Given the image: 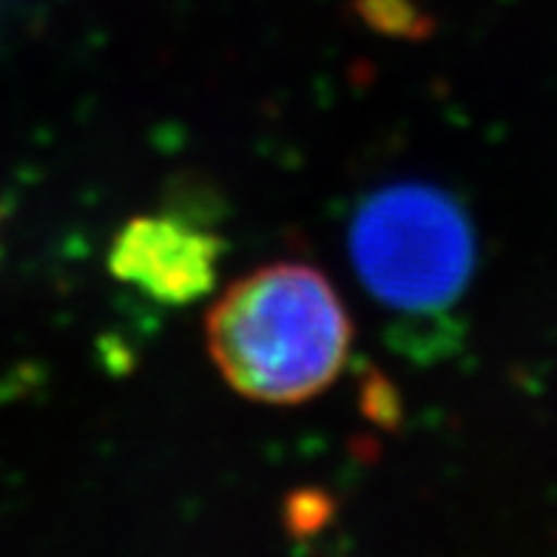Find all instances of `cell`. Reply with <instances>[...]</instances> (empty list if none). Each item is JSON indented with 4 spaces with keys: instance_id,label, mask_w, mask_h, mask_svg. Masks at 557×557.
<instances>
[{
    "instance_id": "5",
    "label": "cell",
    "mask_w": 557,
    "mask_h": 557,
    "mask_svg": "<svg viewBox=\"0 0 557 557\" xmlns=\"http://www.w3.org/2000/svg\"><path fill=\"white\" fill-rule=\"evenodd\" d=\"M327 515H331V504L324 495L319 492H299L290 498L287 504V523L294 532L305 535V532H313V529L322 527L327 521Z\"/></svg>"
},
{
    "instance_id": "4",
    "label": "cell",
    "mask_w": 557,
    "mask_h": 557,
    "mask_svg": "<svg viewBox=\"0 0 557 557\" xmlns=\"http://www.w3.org/2000/svg\"><path fill=\"white\" fill-rule=\"evenodd\" d=\"M359 12L373 29L387 35L412 37L430 29V23L412 9L410 0H359Z\"/></svg>"
},
{
    "instance_id": "1",
    "label": "cell",
    "mask_w": 557,
    "mask_h": 557,
    "mask_svg": "<svg viewBox=\"0 0 557 557\" xmlns=\"http://www.w3.org/2000/svg\"><path fill=\"white\" fill-rule=\"evenodd\" d=\"M222 379L259 404L294 407L324 393L350 352V315L324 273L271 264L227 287L206 322Z\"/></svg>"
},
{
    "instance_id": "3",
    "label": "cell",
    "mask_w": 557,
    "mask_h": 557,
    "mask_svg": "<svg viewBox=\"0 0 557 557\" xmlns=\"http://www.w3.org/2000/svg\"><path fill=\"white\" fill-rule=\"evenodd\" d=\"M222 250L220 236L197 222L174 213H146L114 236L109 271L148 299L183 308L211 294Z\"/></svg>"
},
{
    "instance_id": "2",
    "label": "cell",
    "mask_w": 557,
    "mask_h": 557,
    "mask_svg": "<svg viewBox=\"0 0 557 557\" xmlns=\"http://www.w3.org/2000/svg\"><path fill=\"white\" fill-rule=\"evenodd\" d=\"M350 257L382 305L435 313L470 285L475 231L467 211L435 185H389L367 197L352 216Z\"/></svg>"
}]
</instances>
